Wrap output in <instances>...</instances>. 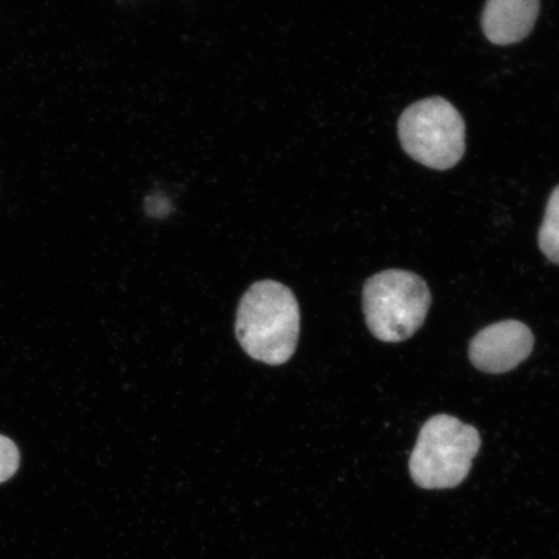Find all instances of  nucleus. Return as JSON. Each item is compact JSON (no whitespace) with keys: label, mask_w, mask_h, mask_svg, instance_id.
Masks as SVG:
<instances>
[{"label":"nucleus","mask_w":559,"mask_h":559,"mask_svg":"<svg viewBox=\"0 0 559 559\" xmlns=\"http://www.w3.org/2000/svg\"><path fill=\"white\" fill-rule=\"evenodd\" d=\"M299 306L285 285L263 280L240 300L236 337L250 358L282 366L295 355L299 338Z\"/></svg>","instance_id":"f257e3e1"},{"label":"nucleus","mask_w":559,"mask_h":559,"mask_svg":"<svg viewBox=\"0 0 559 559\" xmlns=\"http://www.w3.org/2000/svg\"><path fill=\"white\" fill-rule=\"evenodd\" d=\"M479 449L480 436L474 426L450 415L431 417L411 454V477L425 489L456 487L469 474Z\"/></svg>","instance_id":"f03ea898"},{"label":"nucleus","mask_w":559,"mask_h":559,"mask_svg":"<svg viewBox=\"0 0 559 559\" xmlns=\"http://www.w3.org/2000/svg\"><path fill=\"white\" fill-rule=\"evenodd\" d=\"M431 293L423 277L404 270H386L367 280L362 310L370 333L383 342H403L425 323Z\"/></svg>","instance_id":"7ed1b4c3"},{"label":"nucleus","mask_w":559,"mask_h":559,"mask_svg":"<svg viewBox=\"0 0 559 559\" xmlns=\"http://www.w3.org/2000/svg\"><path fill=\"white\" fill-rule=\"evenodd\" d=\"M397 132L407 155L430 169L449 170L465 153V122L443 97H428L403 111Z\"/></svg>","instance_id":"20e7f679"},{"label":"nucleus","mask_w":559,"mask_h":559,"mask_svg":"<svg viewBox=\"0 0 559 559\" xmlns=\"http://www.w3.org/2000/svg\"><path fill=\"white\" fill-rule=\"evenodd\" d=\"M534 345V334L526 324L504 320L475 335L469 346V359L481 372L507 373L528 358Z\"/></svg>","instance_id":"39448f33"},{"label":"nucleus","mask_w":559,"mask_h":559,"mask_svg":"<svg viewBox=\"0 0 559 559\" xmlns=\"http://www.w3.org/2000/svg\"><path fill=\"white\" fill-rule=\"evenodd\" d=\"M539 12L540 0H487L481 29L493 45H514L533 32Z\"/></svg>","instance_id":"423d86ee"},{"label":"nucleus","mask_w":559,"mask_h":559,"mask_svg":"<svg viewBox=\"0 0 559 559\" xmlns=\"http://www.w3.org/2000/svg\"><path fill=\"white\" fill-rule=\"evenodd\" d=\"M539 247L549 262L559 265V185L551 192L539 230Z\"/></svg>","instance_id":"0eeeda50"},{"label":"nucleus","mask_w":559,"mask_h":559,"mask_svg":"<svg viewBox=\"0 0 559 559\" xmlns=\"http://www.w3.org/2000/svg\"><path fill=\"white\" fill-rule=\"evenodd\" d=\"M20 452L10 438L0 436V484L11 479L19 471Z\"/></svg>","instance_id":"6e6552de"}]
</instances>
